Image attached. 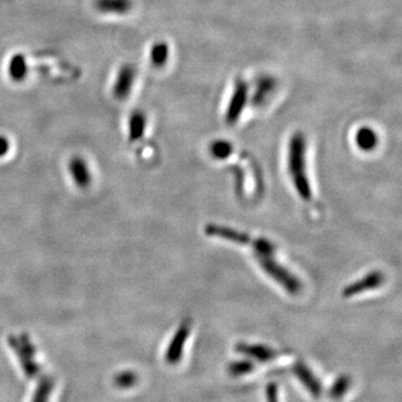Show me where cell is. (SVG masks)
Wrapping results in <instances>:
<instances>
[{"instance_id":"cell-3","label":"cell","mask_w":402,"mask_h":402,"mask_svg":"<svg viewBox=\"0 0 402 402\" xmlns=\"http://www.w3.org/2000/svg\"><path fill=\"white\" fill-rule=\"evenodd\" d=\"M258 264L264 273L269 279H273L283 290L292 295H296L302 290V283L295 276L292 272L288 271L285 266L281 265L272 256H258L256 257Z\"/></svg>"},{"instance_id":"cell-18","label":"cell","mask_w":402,"mask_h":402,"mask_svg":"<svg viewBox=\"0 0 402 402\" xmlns=\"http://www.w3.org/2000/svg\"><path fill=\"white\" fill-rule=\"evenodd\" d=\"M254 370V362L250 359L231 362L229 367H228V371L231 373V377H244V375L250 374Z\"/></svg>"},{"instance_id":"cell-17","label":"cell","mask_w":402,"mask_h":402,"mask_svg":"<svg viewBox=\"0 0 402 402\" xmlns=\"http://www.w3.org/2000/svg\"><path fill=\"white\" fill-rule=\"evenodd\" d=\"M210 154L217 160H225L231 156L233 151V145L226 140H216L210 145Z\"/></svg>"},{"instance_id":"cell-2","label":"cell","mask_w":402,"mask_h":402,"mask_svg":"<svg viewBox=\"0 0 402 402\" xmlns=\"http://www.w3.org/2000/svg\"><path fill=\"white\" fill-rule=\"evenodd\" d=\"M205 233L207 236L224 239L233 244L252 247L255 256H269V255H275L276 252V246L269 239L264 238V237H254L250 233L237 231L235 228L228 227V226L208 224L205 227Z\"/></svg>"},{"instance_id":"cell-14","label":"cell","mask_w":402,"mask_h":402,"mask_svg":"<svg viewBox=\"0 0 402 402\" xmlns=\"http://www.w3.org/2000/svg\"><path fill=\"white\" fill-rule=\"evenodd\" d=\"M70 171L73 179L80 187H86L91 183V172L89 171V166L80 157H75L71 160Z\"/></svg>"},{"instance_id":"cell-4","label":"cell","mask_w":402,"mask_h":402,"mask_svg":"<svg viewBox=\"0 0 402 402\" xmlns=\"http://www.w3.org/2000/svg\"><path fill=\"white\" fill-rule=\"evenodd\" d=\"M248 97H250V86L244 80L238 78L235 82L233 94L226 111L225 120L228 124L233 126L240 118L248 102Z\"/></svg>"},{"instance_id":"cell-7","label":"cell","mask_w":402,"mask_h":402,"mask_svg":"<svg viewBox=\"0 0 402 402\" xmlns=\"http://www.w3.org/2000/svg\"><path fill=\"white\" fill-rule=\"evenodd\" d=\"M191 332V322L189 319L183 321L180 327H178L177 332L174 333L172 338L171 343L168 346L166 350V361L174 365L181 360L183 357V350H185V343H187L188 338Z\"/></svg>"},{"instance_id":"cell-19","label":"cell","mask_w":402,"mask_h":402,"mask_svg":"<svg viewBox=\"0 0 402 402\" xmlns=\"http://www.w3.org/2000/svg\"><path fill=\"white\" fill-rule=\"evenodd\" d=\"M351 381L348 375H341L336 380L334 381L332 388H331L330 396L333 399L339 400L343 398L344 394L348 391L350 388Z\"/></svg>"},{"instance_id":"cell-6","label":"cell","mask_w":402,"mask_h":402,"mask_svg":"<svg viewBox=\"0 0 402 402\" xmlns=\"http://www.w3.org/2000/svg\"><path fill=\"white\" fill-rule=\"evenodd\" d=\"M135 78H137V70L134 65L130 63L122 65L113 84V97L118 101H126L131 94Z\"/></svg>"},{"instance_id":"cell-11","label":"cell","mask_w":402,"mask_h":402,"mask_svg":"<svg viewBox=\"0 0 402 402\" xmlns=\"http://www.w3.org/2000/svg\"><path fill=\"white\" fill-rule=\"evenodd\" d=\"M276 80L272 76H262L256 83L254 94H252V103L255 105H263L267 99L276 91Z\"/></svg>"},{"instance_id":"cell-20","label":"cell","mask_w":402,"mask_h":402,"mask_svg":"<svg viewBox=\"0 0 402 402\" xmlns=\"http://www.w3.org/2000/svg\"><path fill=\"white\" fill-rule=\"evenodd\" d=\"M266 402H279V386L274 382L266 386Z\"/></svg>"},{"instance_id":"cell-5","label":"cell","mask_w":402,"mask_h":402,"mask_svg":"<svg viewBox=\"0 0 402 402\" xmlns=\"http://www.w3.org/2000/svg\"><path fill=\"white\" fill-rule=\"evenodd\" d=\"M384 275L380 271H371L365 274L362 279H357L351 284L346 285L342 290V296L346 298H354L362 293L379 288L384 284Z\"/></svg>"},{"instance_id":"cell-16","label":"cell","mask_w":402,"mask_h":402,"mask_svg":"<svg viewBox=\"0 0 402 402\" xmlns=\"http://www.w3.org/2000/svg\"><path fill=\"white\" fill-rule=\"evenodd\" d=\"M169 55V45L166 42H157L151 46L150 62L157 68H161L166 64Z\"/></svg>"},{"instance_id":"cell-15","label":"cell","mask_w":402,"mask_h":402,"mask_svg":"<svg viewBox=\"0 0 402 402\" xmlns=\"http://www.w3.org/2000/svg\"><path fill=\"white\" fill-rule=\"evenodd\" d=\"M147 129V116L142 111L137 110L132 112L129 118V138L135 142L142 139Z\"/></svg>"},{"instance_id":"cell-13","label":"cell","mask_w":402,"mask_h":402,"mask_svg":"<svg viewBox=\"0 0 402 402\" xmlns=\"http://www.w3.org/2000/svg\"><path fill=\"white\" fill-rule=\"evenodd\" d=\"M354 141L360 150L369 152V151L374 150L378 145V134L369 126H362L355 133Z\"/></svg>"},{"instance_id":"cell-8","label":"cell","mask_w":402,"mask_h":402,"mask_svg":"<svg viewBox=\"0 0 402 402\" xmlns=\"http://www.w3.org/2000/svg\"><path fill=\"white\" fill-rule=\"evenodd\" d=\"M235 348L239 354L244 355L247 359L260 362V363H268V362L274 361L279 357V352L276 350H274L271 346L260 343L240 342V343L237 344Z\"/></svg>"},{"instance_id":"cell-12","label":"cell","mask_w":402,"mask_h":402,"mask_svg":"<svg viewBox=\"0 0 402 402\" xmlns=\"http://www.w3.org/2000/svg\"><path fill=\"white\" fill-rule=\"evenodd\" d=\"M8 75L11 80L20 83L28 75V63H27L26 57L22 53H17L9 59L8 63Z\"/></svg>"},{"instance_id":"cell-9","label":"cell","mask_w":402,"mask_h":402,"mask_svg":"<svg viewBox=\"0 0 402 402\" xmlns=\"http://www.w3.org/2000/svg\"><path fill=\"white\" fill-rule=\"evenodd\" d=\"M293 373L302 384V386L307 390L308 394H311L312 397H321L322 391H323L321 382L305 362L298 361L293 367Z\"/></svg>"},{"instance_id":"cell-21","label":"cell","mask_w":402,"mask_h":402,"mask_svg":"<svg viewBox=\"0 0 402 402\" xmlns=\"http://www.w3.org/2000/svg\"><path fill=\"white\" fill-rule=\"evenodd\" d=\"M9 149H11V143H9L8 139L0 135V157L6 156L8 153Z\"/></svg>"},{"instance_id":"cell-1","label":"cell","mask_w":402,"mask_h":402,"mask_svg":"<svg viewBox=\"0 0 402 402\" xmlns=\"http://www.w3.org/2000/svg\"><path fill=\"white\" fill-rule=\"evenodd\" d=\"M306 150L307 143L305 135L302 132H295L288 143V173L298 197L303 201H310L312 199V188L306 166Z\"/></svg>"},{"instance_id":"cell-10","label":"cell","mask_w":402,"mask_h":402,"mask_svg":"<svg viewBox=\"0 0 402 402\" xmlns=\"http://www.w3.org/2000/svg\"><path fill=\"white\" fill-rule=\"evenodd\" d=\"M94 8L109 15H126L132 11V0H94Z\"/></svg>"}]
</instances>
